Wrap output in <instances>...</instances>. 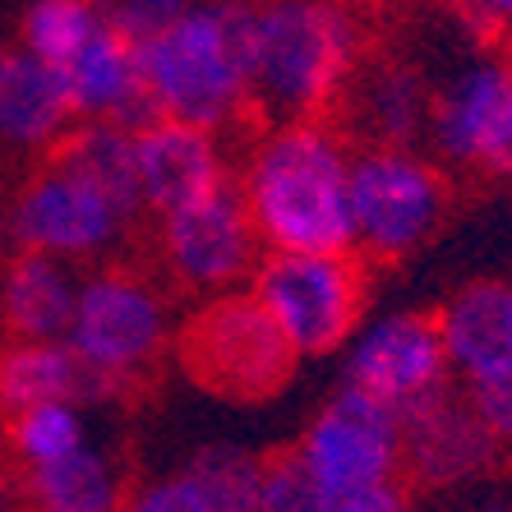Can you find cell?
I'll use <instances>...</instances> for the list:
<instances>
[{
  "label": "cell",
  "instance_id": "cell-10",
  "mask_svg": "<svg viewBox=\"0 0 512 512\" xmlns=\"http://www.w3.org/2000/svg\"><path fill=\"white\" fill-rule=\"evenodd\" d=\"M171 342V305L148 277L107 268L84 277L70 323V346L111 383L134 379Z\"/></svg>",
  "mask_w": 512,
  "mask_h": 512
},
{
  "label": "cell",
  "instance_id": "cell-16",
  "mask_svg": "<svg viewBox=\"0 0 512 512\" xmlns=\"http://www.w3.org/2000/svg\"><path fill=\"white\" fill-rule=\"evenodd\" d=\"M79 107L65 65L19 47L0 56V143L42 153L74 130Z\"/></svg>",
  "mask_w": 512,
  "mask_h": 512
},
{
  "label": "cell",
  "instance_id": "cell-19",
  "mask_svg": "<svg viewBox=\"0 0 512 512\" xmlns=\"http://www.w3.org/2000/svg\"><path fill=\"white\" fill-rule=\"evenodd\" d=\"M434 319L453 379L480 383L512 370V282H466Z\"/></svg>",
  "mask_w": 512,
  "mask_h": 512
},
{
  "label": "cell",
  "instance_id": "cell-23",
  "mask_svg": "<svg viewBox=\"0 0 512 512\" xmlns=\"http://www.w3.org/2000/svg\"><path fill=\"white\" fill-rule=\"evenodd\" d=\"M5 434H10V453L14 466H47L56 457L74 453L88 443V420L79 402H37L5 416Z\"/></svg>",
  "mask_w": 512,
  "mask_h": 512
},
{
  "label": "cell",
  "instance_id": "cell-2",
  "mask_svg": "<svg viewBox=\"0 0 512 512\" xmlns=\"http://www.w3.org/2000/svg\"><path fill=\"white\" fill-rule=\"evenodd\" d=\"M254 0H190L162 33L143 37V74L157 116L227 130L250 111Z\"/></svg>",
  "mask_w": 512,
  "mask_h": 512
},
{
  "label": "cell",
  "instance_id": "cell-24",
  "mask_svg": "<svg viewBox=\"0 0 512 512\" xmlns=\"http://www.w3.org/2000/svg\"><path fill=\"white\" fill-rule=\"evenodd\" d=\"M107 24L97 0H33L24 10V28H19V47L37 51V56L70 65L79 56L88 37Z\"/></svg>",
  "mask_w": 512,
  "mask_h": 512
},
{
  "label": "cell",
  "instance_id": "cell-9",
  "mask_svg": "<svg viewBox=\"0 0 512 512\" xmlns=\"http://www.w3.org/2000/svg\"><path fill=\"white\" fill-rule=\"evenodd\" d=\"M157 222H162L157 250H162L171 282L194 296H217L231 286H245L268 250L250 217L245 190L231 180H222L217 190L199 194L176 213H162Z\"/></svg>",
  "mask_w": 512,
  "mask_h": 512
},
{
  "label": "cell",
  "instance_id": "cell-11",
  "mask_svg": "<svg viewBox=\"0 0 512 512\" xmlns=\"http://www.w3.org/2000/svg\"><path fill=\"white\" fill-rule=\"evenodd\" d=\"M429 139L453 167L512 176V56L466 60L434 93Z\"/></svg>",
  "mask_w": 512,
  "mask_h": 512
},
{
  "label": "cell",
  "instance_id": "cell-22",
  "mask_svg": "<svg viewBox=\"0 0 512 512\" xmlns=\"http://www.w3.org/2000/svg\"><path fill=\"white\" fill-rule=\"evenodd\" d=\"M24 499L47 512H111L125 503V480L120 466L102 448L84 443L74 453L56 457L47 466H28L19 471Z\"/></svg>",
  "mask_w": 512,
  "mask_h": 512
},
{
  "label": "cell",
  "instance_id": "cell-13",
  "mask_svg": "<svg viewBox=\"0 0 512 512\" xmlns=\"http://www.w3.org/2000/svg\"><path fill=\"white\" fill-rule=\"evenodd\" d=\"M402 416V471L406 480L429 489H453L485 476L494 466L499 443L476 416L471 397L439 388L425 402L397 411Z\"/></svg>",
  "mask_w": 512,
  "mask_h": 512
},
{
  "label": "cell",
  "instance_id": "cell-27",
  "mask_svg": "<svg viewBox=\"0 0 512 512\" xmlns=\"http://www.w3.org/2000/svg\"><path fill=\"white\" fill-rule=\"evenodd\" d=\"M466 397L476 406V416L485 420V429L494 434V443L512 448V370L480 383H466Z\"/></svg>",
  "mask_w": 512,
  "mask_h": 512
},
{
  "label": "cell",
  "instance_id": "cell-25",
  "mask_svg": "<svg viewBox=\"0 0 512 512\" xmlns=\"http://www.w3.org/2000/svg\"><path fill=\"white\" fill-rule=\"evenodd\" d=\"M259 508L263 512H319V503H314V485H310V471H305V462H300L296 453L263 462Z\"/></svg>",
  "mask_w": 512,
  "mask_h": 512
},
{
  "label": "cell",
  "instance_id": "cell-21",
  "mask_svg": "<svg viewBox=\"0 0 512 512\" xmlns=\"http://www.w3.org/2000/svg\"><path fill=\"white\" fill-rule=\"evenodd\" d=\"M259 476L263 462H254L240 448H203L194 462L176 466L171 476L153 480L134 494V508L143 512H250L259 508Z\"/></svg>",
  "mask_w": 512,
  "mask_h": 512
},
{
  "label": "cell",
  "instance_id": "cell-26",
  "mask_svg": "<svg viewBox=\"0 0 512 512\" xmlns=\"http://www.w3.org/2000/svg\"><path fill=\"white\" fill-rule=\"evenodd\" d=\"M185 5H190V0H97L102 19H107L111 28H120V33H130L134 42L162 33Z\"/></svg>",
  "mask_w": 512,
  "mask_h": 512
},
{
  "label": "cell",
  "instance_id": "cell-14",
  "mask_svg": "<svg viewBox=\"0 0 512 512\" xmlns=\"http://www.w3.org/2000/svg\"><path fill=\"white\" fill-rule=\"evenodd\" d=\"M134 162H139V194L148 213H176L199 194L217 190L227 176V153L217 130L176 116H153L134 130Z\"/></svg>",
  "mask_w": 512,
  "mask_h": 512
},
{
  "label": "cell",
  "instance_id": "cell-30",
  "mask_svg": "<svg viewBox=\"0 0 512 512\" xmlns=\"http://www.w3.org/2000/svg\"><path fill=\"white\" fill-rule=\"evenodd\" d=\"M0 56H5V42H0Z\"/></svg>",
  "mask_w": 512,
  "mask_h": 512
},
{
  "label": "cell",
  "instance_id": "cell-6",
  "mask_svg": "<svg viewBox=\"0 0 512 512\" xmlns=\"http://www.w3.org/2000/svg\"><path fill=\"white\" fill-rule=\"evenodd\" d=\"M448 217V176L411 143L351 153V250L393 263L416 254Z\"/></svg>",
  "mask_w": 512,
  "mask_h": 512
},
{
  "label": "cell",
  "instance_id": "cell-15",
  "mask_svg": "<svg viewBox=\"0 0 512 512\" xmlns=\"http://www.w3.org/2000/svg\"><path fill=\"white\" fill-rule=\"evenodd\" d=\"M342 130L365 143H416L434 116V88L406 60H356L342 93Z\"/></svg>",
  "mask_w": 512,
  "mask_h": 512
},
{
  "label": "cell",
  "instance_id": "cell-4",
  "mask_svg": "<svg viewBox=\"0 0 512 512\" xmlns=\"http://www.w3.org/2000/svg\"><path fill=\"white\" fill-rule=\"evenodd\" d=\"M296 457L310 471L319 512H393L406 499L402 416L356 383L314 416Z\"/></svg>",
  "mask_w": 512,
  "mask_h": 512
},
{
  "label": "cell",
  "instance_id": "cell-17",
  "mask_svg": "<svg viewBox=\"0 0 512 512\" xmlns=\"http://www.w3.org/2000/svg\"><path fill=\"white\" fill-rule=\"evenodd\" d=\"M65 74H70L79 120H116L139 130L143 120L157 116L148 97V74H143V47L120 28H97L79 47V56L65 65Z\"/></svg>",
  "mask_w": 512,
  "mask_h": 512
},
{
  "label": "cell",
  "instance_id": "cell-5",
  "mask_svg": "<svg viewBox=\"0 0 512 512\" xmlns=\"http://www.w3.org/2000/svg\"><path fill=\"white\" fill-rule=\"evenodd\" d=\"M176 356L185 374L208 393L231 402H263L291 379L300 351L286 342L250 286H231L203 296L199 310L180 323Z\"/></svg>",
  "mask_w": 512,
  "mask_h": 512
},
{
  "label": "cell",
  "instance_id": "cell-12",
  "mask_svg": "<svg viewBox=\"0 0 512 512\" xmlns=\"http://www.w3.org/2000/svg\"><path fill=\"white\" fill-rule=\"evenodd\" d=\"M448 379H453L448 346H443L439 319L429 314H388L356 328L351 337L346 383H356L397 411L434 397L439 388H448Z\"/></svg>",
  "mask_w": 512,
  "mask_h": 512
},
{
  "label": "cell",
  "instance_id": "cell-7",
  "mask_svg": "<svg viewBox=\"0 0 512 512\" xmlns=\"http://www.w3.org/2000/svg\"><path fill=\"white\" fill-rule=\"evenodd\" d=\"M250 291L300 360L346 346L365 314V273L351 250H268L250 277Z\"/></svg>",
  "mask_w": 512,
  "mask_h": 512
},
{
  "label": "cell",
  "instance_id": "cell-28",
  "mask_svg": "<svg viewBox=\"0 0 512 512\" xmlns=\"http://www.w3.org/2000/svg\"><path fill=\"white\" fill-rule=\"evenodd\" d=\"M480 28H512V0H457Z\"/></svg>",
  "mask_w": 512,
  "mask_h": 512
},
{
  "label": "cell",
  "instance_id": "cell-3",
  "mask_svg": "<svg viewBox=\"0 0 512 512\" xmlns=\"http://www.w3.org/2000/svg\"><path fill=\"white\" fill-rule=\"evenodd\" d=\"M356 60L360 33L342 0H254L250 107L263 120L323 116Z\"/></svg>",
  "mask_w": 512,
  "mask_h": 512
},
{
  "label": "cell",
  "instance_id": "cell-18",
  "mask_svg": "<svg viewBox=\"0 0 512 512\" xmlns=\"http://www.w3.org/2000/svg\"><path fill=\"white\" fill-rule=\"evenodd\" d=\"M79 291H84V277L74 273L70 259L19 250L0 273V328L24 342L70 337Z\"/></svg>",
  "mask_w": 512,
  "mask_h": 512
},
{
  "label": "cell",
  "instance_id": "cell-29",
  "mask_svg": "<svg viewBox=\"0 0 512 512\" xmlns=\"http://www.w3.org/2000/svg\"><path fill=\"white\" fill-rule=\"evenodd\" d=\"M10 471H14V453H10V434H5V420H0V503H5V489H10Z\"/></svg>",
  "mask_w": 512,
  "mask_h": 512
},
{
  "label": "cell",
  "instance_id": "cell-20",
  "mask_svg": "<svg viewBox=\"0 0 512 512\" xmlns=\"http://www.w3.org/2000/svg\"><path fill=\"white\" fill-rule=\"evenodd\" d=\"M111 393V379L93 370L70 337L56 342H24L14 337V346L0 351V416H14L24 406L37 402H102Z\"/></svg>",
  "mask_w": 512,
  "mask_h": 512
},
{
  "label": "cell",
  "instance_id": "cell-8",
  "mask_svg": "<svg viewBox=\"0 0 512 512\" xmlns=\"http://www.w3.org/2000/svg\"><path fill=\"white\" fill-rule=\"evenodd\" d=\"M143 203L116 194L74 162L51 153V162L14 194L5 231L14 250H42L60 259H102L130 236Z\"/></svg>",
  "mask_w": 512,
  "mask_h": 512
},
{
  "label": "cell",
  "instance_id": "cell-1",
  "mask_svg": "<svg viewBox=\"0 0 512 512\" xmlns=\"http://www.w3.org/2000/svg\"><path fill=\"white\" fill-rule=\"evenodd\" d=\"M240 190L268 250H351V148L319 116L268 125Z\"/></svg>",
  "mask_w": 512,
  "mask_h": 512
}]
</instances>
